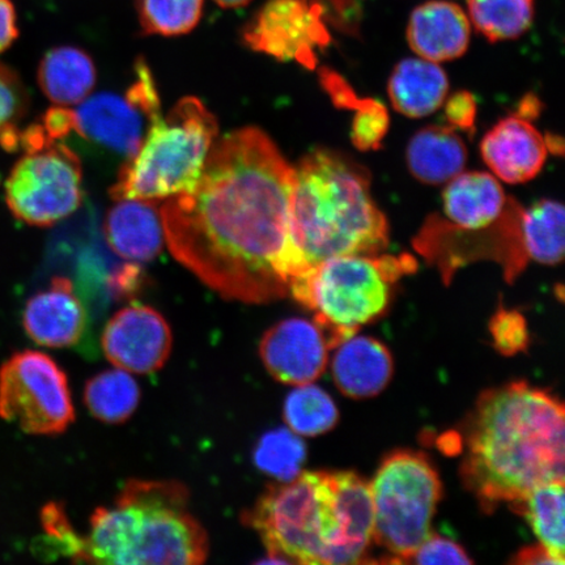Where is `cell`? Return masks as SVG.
<instances>
[{
  "instance_id": "cell-1",
  "label": "cell",
  "mask_w": 565,
  "mask_h": 565,
  "mask_svg": "<svg viewBox=\"0 0 565 565\" xmlns=\"http://www.w3.org/2000/svg\"><path fill=\"white\" fill-rule=\"evenodd\" d=\"M295 169L257 127L216 140L201 179L160 209L172 256L228 300L285 298Z\"/></svg>"
},
{
  "instance_id": "cell-2",
  "label": "cell",
  "mask_w": 565,
  "mask_h": 565,
  "mask_svg": "<svg viewBox=\"0 0 565 565\" xmlns=\"http://www.w3.org/2000/svg\"><path fill=\"white\" fill-rule=\"evenodd\" d=\"M564 429L562 402L543 388L520 381L486 392L466 437V487L492 511L564 480Z\"/></svg>"
},
{
  "instance_id": "cell-3",
  "label": "cell",
  "mask_w": 565,
  "mask_h": 565,
  "mask_svg": "<svg viewBox=\"0 0 565 565\" xmlns=\"http://www.w3.org/2000/svg\"><path fill=\"white\" fill-rule=\"evenodd\" d=\"M244 522L268 550L260 563H365L374 535L370 483L351 471L300 472L268 487Z\"/></svg>"
},
{
  "instance_id": "cell-4",
  "label": "cell",
  "mask_w": 565,
  "mask_h": 565,
  "mask_svg": "<svg viewBox=\"0 0 565 565\" xmlns=\"http://www.w3.org/2000/svg\"><path fill=\"white\" fill-rule=\"evenodd\" d=\"M294 169L287 253L291 281L330 258L386 250L387 218L373 201L364 167L341 153L316 150Z\"/></svg>"
},
{
  "instance_id": "cell-5",
  "label": "cell",
  "mask_w": 565,
  "mask_h": 565,
  "mask_svg": "<svg viewBox=\"0 0 565 565\" xmlns=\"http://www.w3.org/2000/svg\"><path fill=\"white\" fill-rule=\"evenodd\" d=\"M206 530L189 511L179 482L131 480L115 505L92 514L87 535L77 534L73 559L97 564L195 565L206 562Z\"/></svg>"
},
{
  "instance_id": "cell-6",
  "label": "cell",
  "mask_w": 565,
  "mask_h": 565,
  "mask_svg": "<svg viewBox=\"0 0 565 565\" xmlns=\"http://www.w3.org/2000/svg\"><path fill=\"white\" fill-rule=\"evenodd\" d=\"M147 118L150 129L110 189L115 201L158 202L189 192L218 137L215 116L196 97L181 98L166 118L161 109Z\"/></svg>"
},
{
  "instance_id": "cell-7",
  "label": "cell",
  "mask_w": 565,
  "mask_h": 565,
  "mask_svg": "<svg viewBox=\"0 0 565 565\" xmlns=\"http://www.w3.org/2000/svg\"><path fill=\"white\" fill-rule=\"evenodd\" d=\"M412 256L350 254L324 260L291 281L289 294L312 310L315 321L328 331L333 348L383 315L392 288L415 271Z\"/></svg>"
},
{
  "instance_id": "cell-8",
  "label": "cell",
  "mask_w": 565,
  "mask_h": 565,
  "mask_svg": "<svg viewBox=\"0 0 565 565\" xmlns=\"http://www.w3.org/2000/svg\"><path fill=\"white\" fill-rule=\"evenodd\" d=\"M376 543L391 556L387 563H406L433 534L441 499V482L433 463L418 451L388 455L370 483Z\"/></svg>"
},
{
  "instance_id": "cell-9",
  "label": "cell",
  "mask_w": 565,
  "mask_h": 565,
  "mask_svg": "<svg viewBox=\"0 0 565 565\" xmlns=\"http://www.w3.org/2000/svg\"><path fill=\"white\" fill-rule=\"evenodd\" d=\"M6 203L18 221L52 227L83 202V171L77 154L60 141L25 150L4 186Z\"/></svg>"
},
{
  "instance_id": "cell-10",
  "label": "cell",
  "mask_w": 565,
  "mask_h": 565,
  "mask_svg": "<svg viewBox=\"0 0 565 565\" xmlns=\"http://www.w3.org/2000/svg\"><path fill=\"white\" fill-rule=\"evenodd\" d=\"M0 418L30 435H56L75 419L65 372L46 353H13L0 366Z\"/></svg>"
},
{
  "instance_id": "cell-11",
  "label": "cell",
  "mask_w": 565,
  "mask_h": 565,
  "mask_svg": "<svg viewBox=\"0 0 565 565\" xmlns=\"http://www.w3.org/2000/svg\"><path fill=\"white\" fill-rule=\"evenodd\" d=\"M522 210L519 202L510 198L499 221L482 230H463L433 217L424 225L414 245L424 257L441 268L447 279L469 260L490 258L504 267L508 280H513L529 260L521 239Z\"/></svg>"
},
{
  "instance_id": "cell-12",
  "label": "cell",
  "mask_w": 565,
  "mask_h": 565,
  "mask_svg": "<svg viewBox=\"0 0 565 565\" xmlns=\"http://www.w3.org/2000/svg\"><path fill=\"white\" fill-rule=\"evenodd\" d=\"M324 13L318 0H268L244 28L243 40L254 52L313 70L318 52L331 42Z\"/></svg>"
},
{
  "instance_id": "cell-13",
  "label": "cell",
  "mask_w": 565,
  "mask_h": 565,
  "mask_svg": "<svg viewBox=\"0 0 565 565\" xmlns=\"http://www.w3.org/2000/svg\"><path fill=\"white\" fill-rule=\"evenodd\" d=\"M102 342L106 359L117 369L148 374L164 366L171 355L173 335L158 310L130 306L110 318Z\"/></svg>"
},
{
  "instance_id": "cell-14",
  "label": "cell",
  "mask_w": 565,
  "mask_h": 565,
  "mask_svg": "<svg viewBox=\"0 0 565 565\" xmlns=\"http://www.w3.org/2000/svg\"><path fill=\"white\" fill-rule=\"evenodd\" d=\"M333 342L320 323L288 318L268 329L260 358L268 373L287 385L312 384L327 370Z\"/></svg>"
},
{
  "instance_id": "cell-15",
  "label": "cell",
  "mask_w": 565,
  "mask_h": 565,
  "mask_svg": "<svg viewBox=\"0 0 565 565\" xmlns=\"http://www.w3.org/2000/svg\"><path fill=\"white\" fill-rule=\"evenodd\" d=\"M480 153L497 179L515 185L541 173L548 151L545 137L532 121L514 115L500 119L486 134Z\"/></svg>"
},
{
  "instance_id": "cell-16",
  "label": "cell",
  "mask_w": 565,
  "mask_h": 565,
  "mask_svg": "<svg viewBox=\"0 0 565 565\" xmlns=\"http://www.w3.org/2000/svg\"><path fill=\"white\" fill-rule=\"evenodd\" d=\"M74 131L81 137L131 159L145 138L143 113L126 96H89L73 110Z\"/></svg>"
},
{
  "instance_id": "cell-17",
  "label": "cell",
  "mask_w": 565,
  "mask_h": 565,
  "mask_svg": "<svg viewBox=\"0 0 565 565\" xmlns=\"http://www.w3.org/2000/svg\"><path fill=\"white\" fill-rule=\"evenodd\" d=\"M23 327L34 343L65 349L81 341L86 329V310L65 277L53 279L51 287L28 300Z\"/></svg>"
},
{
  "instance_id": "cell-18",
  "label": "cell",
  "mask_w": 565,
  "mask_h": 565,
  "mask_svg": "<svg viewBox=\"0 0 565 565\" xmlns=\"http://www.w3.org/2000/svg\"><path fill=\"white\" fill-rule=\"evenodd\" d=\"M470 20L448 0H430L409 17L407 41L420 58L436 63L459 58L470 44Z\"/></svg>"
},
{
  "instance_id": "cell-19",
  "label": "cell",
  "mask_w": 565,
  "mask_h": 565,
  "mask_svg": "<svg viewBox=\"0 0 565 565\" xmlns=\"http://www.w3.org/2000/svg\"><path fill=\"white\" fill-rule=\"evenodd\" d=\"M106 214L104 233L110 249L131 264L151 263L166 235L157 202L119 200Z\"/></svg>"
},
{
  "instance_id": "cell-20",
  "label": "cell",
  "mask_w": 565,
  "mask_h": 565,
  "mask_svg": "<svg viewBox=\"0 0 565 565\" xmlns=\"http://www.w3.org/2000/svg\"><path fill=\"white\" fill-rule=\"evenodd\" d=\"M331 372L337 387L353 399L371 398L393 376V358L385 344L371 337L353 334L335 345Z\"/></svg>"
},
{
  "instance_id": "cell-21",
  "label": "cell",
  "mask_w": 565,
  "mask_h": 565,
  "mask_svg": "<svg viewBox=\"0 0 565 565\" xmlns=\"http://www.w3.org/2000/svg\"><path fill=\"white\" fill-rule=\"evenodd\" d=\"M443 202L449 223L463 230H482L499 221L510 198L493 174L468 172L448 182Z\"/></svg>"
},
{
  "instance_id": "cell-22",
  "label": "cell",
  "mask_w": 565,
  "mask_h": 565,
  "mask_svg": "<svg viewBox=\"0 0 565 565\" xmlns=\"http://www.w3.org/2000/svg\"><path fill=\"white\" fill-rule=\"evenodd\" d=\"M393 108L408 118L434 115L447 100L449 81L436 62L407 58L393 70L387 84Z\"/></svg>"
},
{
  "instance_id": "cell-23",
  "label": "cell",
  "mask_w": 565,
  "mask_h": 565,
  "mask_svg": "<svg viewBox=\"0 0 565 565\" xmlns=\"http://www.w3.org/2000/svg\"><path fill=\"white\" fill-rule=\"evenodd\" d=\"M406 159L416 180L436 186L462 173L468 150L454 127L430 125L408 141Z\"/></svg>"
},
{
  "instance_id": "cell-24",
  "label": "cell",
  "mask_w": 565,
  "mask_h": 565,
  "mask_svg": "<svg viewBox=\"0 0 565 565\" xmlns=\"http://www.w3.org/2000/svg\"><path fill=\"white\" fill-rule=\"evenodd\" d=\"M38 79L41 90L55 106H77L95 89V62L82 49L55 47L42 58Z\"/></svg>"
},
{
  "instance_id": "cell-25",
  "label": "cell",
  "mask_w": 565,
  "mask_h": 565,
  "mask_svg": "<svg viewBox=\"0 0 565 565\" xmlns=\"http://www.w3.org/2000/svg\"><path fill=\"white\" fill-rule=\"evenodd\" d=\"M564 207L561 202L541 200L521 214V239L527 259L548 266L563 263Z\"/></svg>"
},
{
  "instance_id": "cell-26",
  "label": "cell",
  "mask_w": 565,
  "mask_h": 565,
  "mask_svg": "<svg viewBox=\"0 0 565 565\" xmlns=\"http://www.w3.org/2000/svg\"><path fill=\"white\" fill-rule=\"evenodd\" d=\"M513 505L524 513L540 545L564 564V480L535 487Z\"/></svg>"
},
{
  "instance_id": "cell-27",
  "label": "cell",
  "mask_w": 565,
  "mask_h": 565,
  "mask_svg": "<svg viewBox=\"0 0 565 565\" xmlns=\"http://www.w3.org/2000/svg\"><path fill=\"white\" fill-rule=\"evenodd\" d=\"M140 388L129 372L109 370L92 377L84 391V402L96 419L118 424L136 413Z\"/></svg>"
},
{
  "instance_id": "cell-28",
  "label": "cell",
  "mask_w": 565,
  "mask_h": 565,
  "mask_svg": "<svg viewBox=\"0 0 565 565\" xmlns=\"http://www.w3.org/2000/svg\"><path fill=\"white\" fill-rule=\"evenodd\" d=\"M469 18L491 42L519 39L534 19V0H466Z\"/></svg>"
},
{
  "instance_id": "cell-29",
  "label": "cell",
  "mask_w": 565,
  "mask_h": 565,
  "mask_svg": "<svg viewBox=\"0 0 565 565\" xmlns=\"http://www.w3.org/2000/svg\"><path fill=\"white\" fill-rule=\"evenodd\" d=\"M282 415L292 433L307 437L328 433L339 418L334 401L312 384L299 385L288 394Z\"/></svg>"
},
{
  "instance_id": "cell-30",
  "label": "cell",
  "mask_w": 565,
  "mask_h": 565,
  "mask_svg": "<svg viewBox=\"0 0 565 565\" xmlns=\"http://www.w3.org/2000/svg\"><path fill=\"white\" fill-rule=\"evenodd\" d=\"M306 457V444L298 434L287 428L264 435L253 456L257 468L279 482H288L298 477Z\"/></svg>"
},
{
  "instance_id": "cell-31",
  "label": "cell",
  "mask_w": 565,
  "mask_h": 565,
  "mask_svg": "<svg viewBox=\"0 0 565 565\" xmlns=\"http://www.w3.org/2000/svg\"><path fill=\"white\" fill-rule=\"evenodd\" d=\"M204 0H137L138 17L147 34L181 35L200 23Z\"/></svg>"
},
{
  "instance_id": "cell-32",
  "label": "cell",
  "mask_w": 565,
  "mask_h": 565,
  "mask_svg": "<svg viewBox=\"0 0 565 565\" xmlns=\"http://www.w3.org/2000/svg\"><path fill=\"white\" fill-rule=\"evenodd\" d=\"M30 106L25 86L11 67L0 62V143L17 150L20 143L19 124Z\"/></svg>"
},
{
  "instance_id": "cell-33",
  "label": "cell",
  "mask_w": 565,
  "mask_h": 565,
  "mask_svg": "<svg viewBox=\"0 0 565 565\" xmlns=\"http://www.w3.org/2000/svg\"><path fill=\"white\" fill-rule=\"evenodd\" d=\"M352 110L355 111L351 127L353 146L363 152L379 150L391 125L386 106L374 98H359Z\"/></svg>"
},
{
  "instance_id": "cell-34",
  "label": "cell",
  "mask_w": 565,
  "mask_h": 565,
  "mask_svg": "<svg viewBox=\"0 0 565 565\" xmlns=\"http://www.w3.org/2000/svg\"><path fill=\"white\" fill-rule=\"evenodd\" d=\"M491 334L494 348L505 356L525 351L529 344V333L525 317L515 310L501 308L492 317Z\"/></svg>"
},
{
  "instance_id": "cell-35",
  "label": "cell",
  "mask_w": 565,
  "mask_h": 565,
  "mask_svg": "<svg viewBox=\"0 0 565 565\" xmlns=\"http://www.w3.org/2000/svg\"><path fill=\"white\" fill-rule=\"evenodd\" d=\"M406 563L415 564H470L468 553L455 541L430 534Z\"/></svg>"
},
{
  "instance_id": "cell-36",
  "label": "cell",
  "mask_w": 565,
  "mask_h": 565,
  "mask_svg": "<svg viewBox=\"0 0 565 565\" xmlns=\"http://www.w3.org/2000/svg\"><path fill=\"white\" fill-rule=\"evenodd\" d=\"M445 118L450 127L468 134L476 132L478 106L475 95L459 90L445 100Z\"/></svg>"
},
{
  "instance_id": "cell-37",
  "label": "cell",
  "mask_w": 565,
  "mask_h": 565,
  "mask_svg": "<svg viewBox=\"0 0 565 565\" xmlns=\"http://www.w3.org/2000/svg\"><path fill=\"white\" fill-rule=\"evenodd\" d=\"M320 77L324 90L328 92L337 108L352 110L353 105L358 103L360 97L356 96L350 84L345 83L341 75L329 68H322Z\"/></svg>"
},
{
  "instance_id": "cell-38",
  "label": "cell",
  "mask_w": 565,
  "mask_h": 565,
  "mask_svg": "<svg viewBox=\"0 0 565 565\" xmlns=\"http://www.w3.org/2000/svg\"><path fill=\"white\" fill-rule=\"evenodd\" d=\"M40 125L49 139L58 141L74 131L73 109L54 106L45 113Z\"/></svg>"
},
{
  "instance_id": "cell-39",
  "label": "cell",
  "mask_w": 565,
  "mask_h": 565,
  "mask_svg": "<svg viewBox=\"0 0 565 565\" xmlns=\"http://www.w3.org/2000/svg\"><path fill=\"white\" fill-rule=\"evenodd\" d=\"M17 21L15 6L11 0H0V53L6 52L17 41L19 35Z\"/></svg>"
},
{
  "instance_id": "cell-40",
  "label": "cell",
  "mask_w": 565,
  "mask_h": 565,
  "mask_svg": "<svg viewBox=\"0 0 565 565\" xmlns=\"http://www.w3.org/2000/svg\"><path fill=\"white\" fill-rule=\"evenodd\" d=\"M514 564L521 565H536V564H553V565H563L559 561L556 559L553 555L548 553V551L542 545L530 546L522 548L518 555H515L513 559Z\"/></svg>"
},
{
  "instance_id": "cell-41",
  "label": "cell",
  "mask_w": 565,
  "mask_h": 565,
  "mask_svg": "<svg viewBox=\"0 0 565 565\" xmlns=\"http://www.w3.org/2000/svg\"><path fill=\"white\" fill-rule=\"evenodd\" d=\"M541 110L542 103L539 100V97L526 95L519 105L518 116L527 119V121H533L534 118L541 115Z\"/></svg>"
},
{
  "instance_id": "cell-42",
  "label": "cell",
  "mask_w": 565,
  "mask_h": 565,
  "mask_svg": "<svg viewBox=\"0 0 565 565\" xmlns=\"http://www.w3.org/2000/svg\"><path fill=\"white\" fill-rule=\"evenodd\" d=\"M545 143L548 152L557 154V157H563L564 141L562 137L554 136V134H546Z\"/></svg>"
},
{
  "instance_id": "cell-43",
  "label": "cell",
  "mask_w": 565,
  "mask_h": 565,
  "mask_svg": "<svg viewBox=\"0 0 565 565\" xmlns=\"http://www.w3.org/2000/svg\"><path fill=\"white\" fill-rule=\"evenodd\" d=\"M215 2L223 9H238V7L249 4L252 0H215Z\"/></svg>"
}]
</instances>
